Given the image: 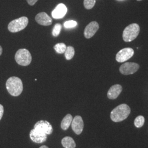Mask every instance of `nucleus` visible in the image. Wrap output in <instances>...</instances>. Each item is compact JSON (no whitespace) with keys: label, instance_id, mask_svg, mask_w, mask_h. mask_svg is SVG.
<instances>
[{"label":"nucleus","instance_id":"1","mask_svg":"<svg viewBox=\"0 0 148 148\" xmlns=\"http://www.w3.org/2000/svg\"><path fill=\"white\" fill-rule=\"evenodd\" d=\"M130 113L131 109L130 106L126 104H122L112 110L110 117L114 122H121L127 119Z\"/></svg>","mask_w":148,"mask_h":148},{"label":"nucleus","instance_id":"2","mask_svg":"<svg viewBox=\"0 0 148 148\" xmlns=\"http://www.w3.org/2000/svg\"><path fill=\"white\" fill-rule=\"evenodd\" d=\"M5 85L8 93L14 97L20 95L23 90V85L21 79L15 76L11 77L7 79Z\"/></svg>","mask_w":148,"mask_h":148},{"label":"nucleus","instance_id":"3","mask_svg":"<svg viewBox=\"0 0 148 148\" xmlns=\"http://www.w3.org/2000/svg\"><path fill=\"white\" fill-rule=\"evenodd\" d=\"M140 27L136 23H133L127 26L122 34L123 40L127 42H131L135 40L139 34Z\"/></svg>","mask_w":148,"mask_h":148},{"label":"nucleus","instance_id":"4","mask_svg":"<svg viewBox=\"0 0 148 148\" xmlns=\"http://www.w3.org/2000/svg\"><path fill=\"white\" fill-rule=\"evenodd\" d=\"M29 19L26 16H22L11 21L8 26V30L14 33L20 32L27 27Z\"/></svg>","mask_w":148,"mask_h":148},{"label":"nucleus","instance_id":"5","mask_svg":"<svg viewBox=\"0 0 148 148\" xmlns=\"http://www.w3.org/2000/svg\"><path fill=\"white\" fill-rule=\"evenodd\" d=\"M15 59L19 65L27 66L32 62V55L27 49H20L16 53Z\"/></svg>","mask_w":148,"mask_h":148},{"label":"nucleus","instance_id":"6","mask_svg":"<svg viewBox=\"0 0 148 148\" xmlns=\"http://www.w3.org/2000/svg\"><path fill=\"white\" fill-rule=\"evenodd\" d=\"M134 50L131 48H125L122 49L116 56V60L119 63H123L132 58L134 55Z\"/></svg>","mask_w":148,"mask_h":148},{"label":"nucleus","instance_id":"7","mask_svg":"<svg viewBox=\"0 0 148 148\" xmlns=\"http://www.w3.org/2000/svg\"><path fill=\"white\" fill-rule=\"evenodd\" d=\"M139 69V64L136 63H126L122 64L120 67V71L122 74L128 75L134 74Z\"/></svg>","mask_w":148,"mask_h":148},{"label":"nucleus","instance_id":"8","mask_svg":"<svg viewBox=\"0 0 148 148\" xmlns=\"http://www.w3.org/2000/svg\"><path fill=\"white\" fill-rule=\"evenodd\" d=\"M34 128L42 132L49 135L52 134L53 131V127L49 122L44 120H41L37 122L34 126Z\"/></svg>","mask_w":148,"mask_h":148},{"label":"nucleus","instance_id":"9","mask_svg":"<svg viewBox=\"0 0 148 148\" xmlns=\"http://www.w3.org/2000/svg\"><path fill=\"white\" fill-rule=\"evenodd\" d=\"M30 137L32 141L35 143H42L46 142L47 138V135L34 128L30 131Z\"/></svg>","mask_w":148,"mask_h":148},{"label":"nucleus","instance_id":"10","mask_svg":"<svg viewBox=\"0 0 148 148\" xmlns=\"http://www.w3.org/2000/svg\"><path fill=\"white\" fill-rule=\"evenodd\" d=\"M84 121L80 116H76L73 119L71 122V127L74 132L76 134H80L84 129Z\"/></svg>","mask_w":148,"mask_h":148},{"label":"nucleus","instance_id":"11","mask_svg":"<svg viewBox=\"0 0 148 148\" xmlns=\"http://www.w3.org/2000/svg\"><path fill=\"white\" fill-rule=\"evenodd\" d=\"M99 24L96 21L90 22L86 27L84 30V36L86 38H90L93 37L99 29Z\"/></svg>","mask_w":148,"mask_h":148},{"label":"nucleus","instance_id":"12","mask_svg":"<svg viewBox=\"0 0 148 148\" xmlns=\"http://www.w3.org/2000/svg\"><path fill=\"white\" fill-rule=\"evenodd\" d=\"M35 20L38 24L43 26H49L52 24V19L45 12H41L35 16Z\"/></svg>","mask_w":148,"mask_h":148},{"label":"nucleus","instance_id":"13","mask_svg":"<svg viewBox=\"0 0 148 148\" xmlns=\"http://www.w3.org/2000/svg\"><path fill=\"white\" fill-rule=\"evenodd\" d=\"M68 11L67 7L63 3H60L52 11V16L53 18L58 19L63 18Z\"/></svg>","mask_w":148,"mask_h":148},{"label":"nucleus","instance_id":"14","mask_svg":"<svg viewBox=\"0 0 148 148\" xmlns=\"http://www.w3.org/2000/svg\"><path fill=\"white\" fill-rule=\"evenodd\" d=\"M122 90V87L121 85H113L108 90L107 96L110 99H115L120 95Z\"/></svg>","mask_w":148,"mask_h":148},{"label":"nucleus","instance_id":"15","mask_svg":"<svg viewBox=\"0 0 148 148\" xmlns=\"http://www.w3.org/2000/svg\"><path fill=\"white\" fill-rule=\"evenodd\" d=\"M62 144L65 148H75L76 143L74 139L70 137H65L62 140Z\"/></svg>","mask_w":148,"mask_h":148},{"label":"nucleus","instance_id":"16","mask_svg":"<svg viewBox=\"0 0 148 148\" xmlns=\"http://www.w3.org/2000/svg\"><path fill=\"white\" fill-rule=\"evenodd\" d=\"M73 119V118L71 116V115H70V114L66 115L64 117L62 121L61 122L62 128L64 131L67 130L70 127V125L71 124Z\"/></svg>","mask_w":148,"mask_h":148},{"label":"nucleus","instance_id":"17","mask_svg":"<svg viewBox=\"0 0 148 148\" xmlns=\"http://www.w3.org/2000/svg\"><path fill=\"white\" fill-rule=\"evenodd\" d=\"M65 57L66 60H70L74 57L75 49L72 46H68L65 51Z\"/></svg>","mask_w":148,"mask_h":148},{"label":"nucleus","instance_id":"18","mask_svg":"<svg viewBox=\"0 0 148 148\" xmlns=\"http://www.w3.org/2000/svg\"><path fill=\"white\" fill-rule=\"evenodd\" d=\"M66 47V46L64 43H59L54 46V49L57 53L63 54L65 53Z\"/></svg>","mask_w":148,"mask_h":148},{"label":"nucleus","instance_id":"19","mask_svg":"<svg viewBox=\"0 0 148 148\" xmlns=\"http://www.w3.org/2000/svg\"><path fill=\"white\" fill-rule=\"evenodd\" d=\"M144 121H145V119L143 116H138L135 119L134 123L136 127L137 128H140L144 125Z\"/></svg>","mask_w":148,"mask_h":148},{"label":"nucleus","instance_id":"20","mask_svg":"<svg viewBox=\"0 0 148 148\" xmlns=\"http://www.w3.org/2000/svg\"><path fill=\"white\" fill-rule=\"evenodd\" d=\"M95 4V0H84V5L85 8L87 10L92 9Z\"/></svg>","mask_w":148,"mask_h":148},{"label":"nucleus","instance_id":"21","mask_svg":"<svg viewBox=\"0 0 148 148\" xmlns=\"http://www.w3.org/2000/svg\"><path fill=\"white\" fill-rule=\"evenodd\" d=\"M62 29V25L60 24H57L54 27L53 31H52V35L54 37H57L60 34V32Z\"/></svg>","mask_w":148,"mask_h":148},{"label":"nucleus","instance_id":"22","mask_svg":"<svg viewBox=\"0 0 148 148\" xmlns=\"http://www.w3.org/2000/svg\"><path fill=\"white\" fill-rule=\"evenodd\" d=\"M77 22L74 21H66L64 24V26L65 28H73L75 27L77 25Z\"/></svg>","mask_w":148,"mask_h":148},{"label":"nucleus","instance_id":"23","mask_svg":"<svg viewBox=\"0 0 148 148\" xmlns=\"http://www.w3.org/2000/svg\"><path fill=\"white\" fill-rule=\"evenodd\" d=\"M3 112H4V108L2 105L0 104V120H1L2 117L3 116Z\"/></svg>","mask_w":148,"mask_h":148},{"label":"nucleus","instance_id":"24","mask_svg":"<svg viewBox=\"0 0 148 148\" xmlns=\"http://www.w3.org/2000/svg\"><path fill=\"white\" fill-rule=\"evenodd\" d=\"M38 0H27V3L30 5H34L37 2Z\"/></svg>","mask_w":148,"mask_h":148},{"label":"nucleus","instance_id":"25","mask_svg":"<svg viewBox=\"0 0 148 148\" xmlns=\"http://www.w3.org/2000/svg\"><path fill=\"white\" fill-rule=\"evenodd\" d=\"M2 48L0 46V56L2 54Z\"/></svg>","mask_w":148,"mask_h":148},{"label":"nucleus","instance_id":"26","mask_svg":"<svg viewBox=\"0 0 148 148\" xmlns=\"http://www.w3.org/2000/svg\"><path fill=\"white\" fill-rule=\"evenodd\" d=\"M40 148H48V147H47V146H46V145H43V146L41 147Z\"/></svg>","mask_w":148,"mask_h":148},{"label":"nucleus","instance_id":"27","mask_svg":"<svg viewBox=\"0 0 148 148\" xmlns=\"http://www.w3.org/2000/svg\"><path fill=\"white\" fill-rule=\"evenodd\" d=\"M138 1H142V0H137Z\"/></svg>","mask_w":148,"mask_h":148}]
</instances>
